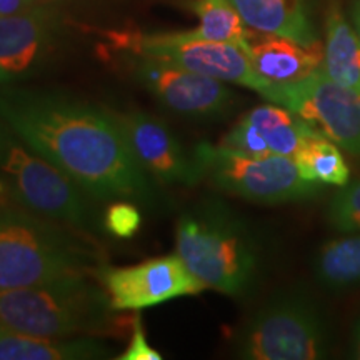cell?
Returning <instances> with one entry per match:
<instances>
[{
  "label": "cell",
  "mask_w": 360,
  "mask_h": 360,
  "mask_svg": "<svg viewBox=\"0 0 360 360\" xmlns=\"http://www.w3.org/2000/svg\"><path fill=\"white\" fill-rule=\"evenodd\" d=\"M0 120L90 199L159 200L154 179L134 159L114 112L64 94L4 89Z\"/></svg>",
  "instance_id": "6da1fadb"
},
{
  "label": "cell",
  "mask_w": 360,
  "mask_h": 360,
  "mask_svg": "<svg viewBox=\"0 0 360 360\" xmlns=\"http://www.w3.org/2000/svg\"><path fill=\"white\" fill-rule=\"evenodd\" d=\"M110 297L89 276L0 290V327L39 337L115 335L124 328Z\"/></svg>",
  "instance_id": "7a4b0ae2"
},
{
  "label": "cell",
  "mask_w": 360,
  "mask_h": 360,
  "mask_svg": "<svg viewBox=\"0 0 360 360\" xmlns=\"http://www.w3.org/2000/svg\"><path fill=\"white\" fill-rule=\"evenodd\" d=\"M98 262L94 247L65 224L32 210L0 209V290L89 276Z\"/></svg>",
  "instance_id": "3957f363"
},
{
  "label": "cell",
  "mask_w": 360,
  "mask_h": 360,
  "mask_svg": "<svg viewBox=\"0 0 360 360\" xmlns=\"http://www.w3.org/2000/svg\"><path fill=\"white\" fill-rule=\"evenodd\" d=\"M175 240V254L205 289L240 295L257 276L259 249L254 238L220 202L205 200L186 210Z\"/></svg>",
  "instance_id": "277c9868"
},
{
  "label": "cell",
  "mask_w": 360,
  "mask_h": 360,
  "mask_svg": "<svg viewBox=\"0 0 360 360\" xmlns=\"http://www.w3.org/2000/svg\"><path fill=\"white\" fill-rule=\"evenodd\" d=\"M0 180L27 210L89 231L96 224L90 197L0 120Z\"/></svg>",
  "instance_id": "5b68a950"
},
{
  "label": "cell",
  "mask_w": 360,
  "mask_h": 360,
  "mask_svg": "<svg viewBox=\"0 0 360 360\" xmlns=\"http://www.w3.org/2000/svg\"><path fill=\"white\" fill-rule=\"evenodd\" d=\"M204 179L220 191L259 204L309 199L321 184L302 177L292 157H250L232 148L200 143L195 152Z\"/></svg>",
  "instance_id": "8992f818"
},
{
  "label": "cell",
  "mask_w": 360,
  "mask_h": 360,
  "mask_svg": "<svg viewBox=\"0 0 360 360\" xmlns=\"http://www.w3.org/2000/svg\"><path fill=\"white\" fill-rule=\"evenodd\" d=\"M265 101L285 107L337 146L360 155V92L340 85L322 67L289 84H270Z\"/></svg>",
  "instance_id": "52a82bcc"
},
{
  "label": "cell",
  "mask_w": 360,
  "mask_h": 360,
  "mask_svg": "<svg viewBox=\"0 0 360 360\" xmlns=\"http://www.w3.org/2000/svg\"><path fill=\"white\" fill-rule=\"evenodd\" d=\"M328 339L321 315L302 297H282L252 319L240 355L250 360H317Z\"/></svg>",
  "instance_id": "ba28073f"
},
{
  "label": "cell",
  "mask_w": 360,
  "mask_h": 360,
  "mask_svg": "<svg viewBox=\"0 0 360 360\" xmlns=\"http://www.w3.org/2000/svg\"><path fill=\"white\" fill-rule=\"evenodd\" d=\"M120 45L143 58L164 62L222 82L238 84L265 96L270 82L260 77L249 56L236 44L214 42L191 32L162 35H122Z\"/></svg>",
  "instance_id": "9c48e42d"
},
{
  "label": "cell",
  "mask_w": 360,
  "mask_h": 360,
  "mask_svg": "<svg viewBox=\"0 0 360 360\" xmlns=\"http://www.w3.org/2000/svg\"><path fill=\"white\" fill-rule=\"evenodd\" d=\"M98 277L117 312L141 310L205 290L204 283L193 276L177 254L132 267H101Z\"/></svg>",
  "instance_id": "30bf717a"
},
{
  "label": "cell",
  "mask_w": 360,
  "mask_h": 360,
  "mask_svg": "<svg viewBox=\"0 0 360 360\" xmlns=\"http://www.w3.org/2000/svg\"><path fill=\"white\" fill-rule=\"evenodd\" d=\"M114 115L134 159L157 182L192 187L204 179L195 155L187 154L167 124L143 112Z\"/></svg>",
  "instance_id": "8fae6325"
},
{
  "label": "cell",
  "mask_w": 360,
  "mask_h": 360,
  "mask_svg": "<svg viewBox=\"0 0 360 360\" xmlns=\"http://www.w3.org/2000/svg\"><path fill=\"white\" fill-rule=\"evenodd\" d=\"M135 74L157 101L179 115L212 119L222 115L233 102V92L222 80L152 58L142 57Z\"/></svg>",
  "instance_id": "7c38bea8"
},
{
  "label": "cell",
  "mask_w": 360,
  "mask_h": 360,
  "mask_svg": "<svg viewBox=\"0 0 360 360\" xmlns=\"http://www.w3.org/2000/svg\"><path fill=\"white\" fill-rule=\"evenodd\" d=\"M245 52L255 72L270 84L295 82L323 64V47L319 40L307 45L282 35L250 32Z\"/></svg>",
  "instance_id": "4fadbf2b"
},
{
  "label": "cell",
  "mask_w": 360,
  "mask_h": 360,
  "mask_svg": "<svg viewBox=\"0 0 360 360\" xmlns=\"http://www.w3.org/2000/svg\"><path fill=\"white\" fill-rule=\"evenodd\" d=\"M49 15L42 11L0 17V85L32 74L49 42Z\"/></svg>",
  "instance_id": "5bb4252c"
},
{
  "label": "cell",
  "mask_w": 360,
  "mask_h": 360,
  "mask_svg": "<svg viewBox=\"0 0 360 360\" xmlns=\"http://www.w3.org/2000/svg\"><path fill=\"white\" fill-rule=\"evenodd\" d=\"M109 354L102 337H39L0 327V360H87Z\"/></svg>",
  "instance_id": "9a60e30c"
},
{
  "label": "cell",
  "mask_w": 360,
  "mask_h": 360,
  "mask_svg": "<svg viewBox=\"0 0 360 360\" xmlns=\"http://www.w3.org/2000/svg\"><path fill=\"white\" fill-rule=\"evenodd\" d=\"M249 29L282 35L300 44L317 42L307 0H231Z\"/></svg>",
  "instance_id": "2e32d148"
},
{
  "label": "cell",
  "mask_w": 360,
  "mask_h": 360,
  "mask_svg": "<svg viewBox=\"0 0 360 360\" xmlns=\"http://www.w3.org/2000/svg\"><path fill=\"white\" fill-rule=\"evenodd\" d=\"M322 69L335 82L360 92V34L337 6L327 13Z\"/></svg>",
  "instance_id": "e0dca14e"
},
{
  "label": "cell",
  "mask_w": 360,
  "mask_h": 360,
  "mask_svg": "<svg viewBox=\"0 0 360 360\" xmlns=\"http://www.w3.org/2000/svg\"><path fill=\"white\" fill-rule=\"evenodd\" d=\"M245 119L260 130L272 154L292 159L305 139L317 132L294 112L272 102L270 105H260L249 112Z\"/></svg>",
  "instance_id": "ac0fdd59"
},
{
  "label": "cell",
  "mask_w": 360,
  "mask_h": 360,
  "mask_svg": "<svg viewBox=\"0 0 360 360\" xmlns=\"http://www.w3.org/2000/svg\"><path fill=\"white\" fill-rule=\"evenodd\" d=\"M294 160L304 179L339 187L349 184V167L339 147L322 134H310L297 150Z\"/></svg>",
  "instance_id": "d6986e66"
},
{
  "label": "cell",
  "mask_w": 360,
  "mask_h": 360,
  "mask_svg": "<svg viewBox=\"0 0 360 360\" xmlns=\"http://www.w3.org/2000/svg\"><path fill=\"white\" fill-rule=\"evenodd\" d=\"M315 272L330 289L360 285V232L327 242L319 252Z\"/></svg>",
  "instance_id": "ffe728a7"
},
{
  "label": "cell",
  "mask_w": 360,
  "mask_h": 360,
  "mask_svg": "<svg viewBox=\"0 0 360 360\" xmlns=\"http://www.w3.org/2000/svg\"><path fill=\"white\" fill-rule=\"evenodd\" d=\"M193 11L200 19L199 27L192 30L193 35L214 42L236 44L245 51L249 27L231 0H197Z\"/></svg>",
  "instance_id": "44dd1931"
},
{
  "label": "cell",
  "mask_w": 360,
  "mask_h": 360,
  "mask_svg": "<svg viewBox=\"0 0 360 360\" xmlns=\"http://www.w3.org/2000/svg\"><path fill=\"white\" fill-rule=\"evenodd\" d=\"M328 222L340 232H360V180L335 193L328 205Z\"/></svg>",
  "instance_id": "7402d4cb"
},
{
  "label": "cell",
  "mask_w": 360,
  "mask_h": 360,
  "mask_svg": "<svg viewBox=\"0 0 360 360\" xmlns=\"http://www.w3.org/2000/svg\"><path fill=\"white\" fill-rule=\"evenodd\" d=\"M222 146L250 157L274 155L272 152H270V147L267 141H265V137L260 134V130L257 127H254L245 117L231 130V132L225 135Z\"/></svg>",
  "instance_id": "603a6c76"
},
{
  "label": "cell",
  "mask_w": 360,
  "mask_h": 360,
  "mask_svg": "<svg viewBox=\"0 0 360 360\" xmlns=\"http://www.w3.org/2000/svg\"><path fill=\"white\" fill-rule=\"evenodd\" d=\"M142 217L139 209L129 202H115L105 212L103 225L112 236L120 238L132 237L141 229Z\"/></svg>",
  "instance_id": "cb8c5ba5"
},
{
  "label": "cell",
  "mask_w": 360,
  "mask_h": 360,
  "mask_svg": "<svg viewBox=\"0 0 360 360\" xmlns=\"http://www.w3.org/2000/svg\"><path fill=\"white\" fill-rule=\"evenodd\" d=\"M162 355L148 345L146 332L142 327L141 315H135L132 321V335H130V345L119 360H160Z\"/></svg>",
  "instance_id": "d4e9b609"
},
{
  "label": "cell",
  "mask_w": 360,
  "mask_h": 360,
  "mask_svg": "<svg viewBox=\"0 0 360 360\" xmlns=\"http://www.w3.org/2000/svg\"><path fill=\"white\" fill-rule=\"evenodd\" d=\"M32 0H0V17L15 15L27 11Z\"/></svg>",
  "instance_id": "484cf974"
},
{
  "label": "cell",
  "mask_w": 360,
  "mask_h": 360,
  "mask_svg": "<svg viewBox=\"0 0 360 360\" xmlns=\"http://www.w3.org/2000/svg\"><path fill=\"white\" fill-rule=\"evenodd\" d=\"M354 357L355 359H360V323L357 326V328H355V335H354Z\"/></svg>",
  "instance_id": "4316f807"
},
{
  "label": "cell",
  "mask_w": 360,
  "mask_h": 360,
  "mask_svg": "<svg viewBox=\"0 0 360 360\" xmlns=\"http://www.w3.org/2000/svg\"><path fill=\"white\" fill-rule=\"evenodd\" d=\"M352 19H354V24H355V29H357V32L360 34V0L357 4H355V7L352 11Z\"/></svg>",
  "instance_id": "83f0119b"
}]
</instances>
